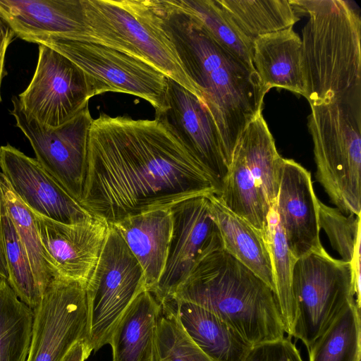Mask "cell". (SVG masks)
Here are the masks:
<instances>
[{
    "mask_svg": "<svg viewBox=\"0 0 361 361\" xmlns=\"http://www.w3.org/2000/svg\"><path fill=\"white\" fill-rule=\"evenodd\" d=\"M113 225L144 273L146 289L153 292L164 271L171 243V209L129 216Z\"/></svg>",
    "mask_w": 361,
    "mask_h": 361,
    "instance_id": "cell-18",
    "label": "cell"
},
{
    "mask_svg": "<svg viewBox=\"0 0 361 361\" xmlns=\"http://www.w3.org/2000/svg\"><path fill=\"white\" fill-rule=\"evenodd\" d=\"M275 207L288 247L297 259L323 248L319 200L311 173L293 159H282Z\"/></svg>",
    "mask_w": 361,
    "mask_h": 361,
    "instance_id": "cell-17",
    "label": "cell"
},
{
    "mask_svg": "<svg viewBox=\"0 0 361 361\" xmlns=\"http://www.w3.org/2000/svg\"><path fill=\"white\" fill-rule=\"evenodd\" d=\"M288 1L309 16L301 40L310 107L361 94V19L355 6L343 0Z\"/></svg>",
    "mask_w": 361,
    "mask_h": 361,
    "instance_id": "cell-4",
    "label": "cell"
},
{
    "mask_svg": "<svg viewBox=\"0 0 361 361\" xmlns=\"http://www.w3.org/2000/svg\"><path fill=\"white\" fill-rule=\"evenodd\" d=\"M92 352L87 339H84L77 343L62 361H85Z\"/></svg>",
    "mask_w": 361,
    "mask_h": 361,
    "instance_id": "cell-35",
    "label": "cell"
},
{
    "mask_svg": "<svg viewBox=\"0 0 361 361\" xmlns=\"http://www.w3.org/2000/svg\"><path fill=\"white\" fill-rule=\"evenodd\" d=\"M291 338L284 336L253 345L243 361H304Z\"/></svg>",
    "mask_w": 361,
    "mask_h": 361,
    "instance_id": "cell-33",
    "label": "cell"
},
{
    "mask_svg": "<svg viewBox=\"0 0 361 361\" xmlns=\"http://www.w3.org/2000/svg\"><path fill=\"white\" fill-rule=\"evenodd\" d=\"M195 18L221 47L256 71L252 62L253 42L245 36L221 7L218 0H171Z\"/></svg>",
    "mask_w": 361,
    "mask_h": 361,
    "instance_id": "cell-26",
    "label": "cell"
},
{
    "mask_svg": "<svg viewBox=\"0 0 361 361\" xmlns=\"http://www.w3.org/2000/svg\"><path fill=\"white\" fill-rule=\"evenodd\" d=\"M173 302L180 322L192 340L214 361H243L252 347L234 329L197 305Z\"/></svg>",
    "mask_w": 361,
    "mask_h": 361,
    "instance_id": "cell-22",
    "label": "cell"
},
{
    "mask_svg": "<svg viewBox=\"0 0 361 361\" xmlns=\"http://www.w3.org/2000/svg\"><path fill=\"white\" fill-rule=\"evenodd\" d=\"M0 279L8 280V274L4 250L0 240Z\"/></svg>",
    "mask_w": 361,
    "mask_h": 361,
    "instance_id": "cell-36",
    "label": "cell"
},
{
    "mask_svg": "<svg viewBox=\"0 0 361 361\" xmlns=\"http://www.w3.org/2000/svg\"><path fill=\"white\" fill-rule=\"evenodd\" d=\"M18 98L29 116L56 128L80 112L91 96L84 72L66 56L40 45L33 76Z\"/></svg>",
    "mask_w": 361,
    "mask_h": 361,
    "instance_id": "cell-12",
    "label": "cell"
},
{
    "mask_svg": "<svg viewBox=\"0 0 361 361\" xmlns=\"http://www.w3.org/2000/svg\"><path fill=\"white\" fill-rule=\"evenodd\" d=\"M293 289L297 313L292 337L300 340L307 350L355 301L350 264L333 258L324 247L296 259Z\"/></svg>",
    "mask_w": 361,
    "mask_h": 361,
    "instance_id": "cell-8",
    "label": "cell"
},
{
    "mask_svg": "<svg viewBox=\"0 0 361 361\" xmlns=\"http://www.w3.org/2000/svg\"><path fill=\"white\" fill-rule=\"evenodd\" d=\"M275 204L276 202L270 207L264 236L271 257L278 307L286 334L292 337L297 313L293 289V271L297 258L288 247Z\"/></svg>",
    "mask_w": 361,
    "mask_h": 361,
    "instance_id": "cell-24",
    "label": "cell"
},
{
    "mask_svg": "<svg viewBox=\"0 0 361 361\" xmlns=\"http://www.w3.org/2000/svg\"><path fill=\"white\" fill-rule=\"evenodd\" d=\"M33 312L27 361H62L77 343L87 340L86 283L54 277Z\"/></svg>",
    "mask_w": 361,
    "mask_h": 361,
    "instance_id": "cell-11",
    "label": "cell"
},
{
    "mask_svg": "<svg viewBox=\"0 0 361 361\" xmlns=\"http://www.w3.org/2000/svg\"><path fill=\"white\" fill-rule=\"evenodd\" d=\"M319 226L341 259L352 266L360 254V216H345L319 200Z\"/></svg>",
    "mask_w": 361,
    "mask_h": 361,
    "instance_id": "cell-32",
    "label": "cell"
},
{
    "mask_svg": "<svg viewBox=\"0 0 361 361\" xmlns=\"http://www.w3.org/2000/svg\"><path fill=\"white\" fill-rule=\"evenodd\" d=\"M207 198L224 250L259 277L274 293L271 257L264 235L229 209L219 196L211 195Z\"/></svg>",
    "mask_w": 361,
    "mask_h": 361,
    "instance_id": "cell-21",
    "label": "cell"
},
{
    "mask_svg": "<svg viewBox=\"0 0 361 361\" xmlns=\"http://www.w3.org/2000/svg\"><path fill=\"white\" fill-rule=\"evenodd\" d=\"M156 361H214L186 333L171 300L161 304L156 336Z\"/></svg>",
    "mask_w": 361,
    "mask_h": 361,
    "instance_id": "cell-31",
    "label": "cell"
},
{
    "mask_svg": "<svg viewBox=\"0 0 361 361\" xmlns=\"http://www.w3.org/2000/svg\"><path fill=\"white\" fill-rule=\"evenodd\" d=\"M33 317V310L0 279V361H27Z\"/></svg>",
    "mask_w": 361,
    "mask_h": 361,
    "instance_id": "cell-27",
    "label": "cell"
},
{
    "mask_svg": "<svg viewBox=\"0 0 361 361\" xmlns=\"http://www.w3.org/2000/svg\"><path fill=\"white\" fill-rule=\"evenodd\" d=\"M240 31L252 42L293 27L300 18L288 0H218Z\"/></svg>",
    "mask_w": 361,
    "mask_h": 361,
    "instance_id": "cell-25",
    "label": "cell"
},
{
    "mask_svg": "<svg viewBox=\"0 0 361 361\" xmlns=\"http://www.w3.org/2000/svg\"><path fill=\"white\" fill-rule=\"evenodd\" d=\"M316 180L345 216H360L361 94L311 107Z\"/></svg>",
    "mask_w": 361,
    "mask_h": 361,
    "instance_id": "cell-5",
    "label": "cell"
},
{
    "mask_svg": "<svg viewBox=\"0 0 361 361\" xmlns=\"http://www.w3.org/2000/svg\"><path fill=\"white\" fill-rule=\"evenodd\" d=\"M14 33L8 24L0 16V102H1V87L4 78L6 75L5 60L7 49L14 37Z\"/></svg>",
    "mask_w": 361,
    "mask_h": 361,
    "instance_id": "cell-34",
    "label": "cell"
},
{
    "mask_svg": "<svg viewBox=\"0 0 361 361\" xmlns=\"http://www.w3.org/2000/svg\"><path fill=\"white\" fill-rule=\"evenodd\" d=\"M211 195H219L212 178L158 120L93 119L79 202L92 216L113 224Z\"/></svg>",
    "mask_w": 361,
    "mask_h": 361,
    "instance_id": "cell-1",
    "label": "cell"
},
{
    "mask_svg": "<svg viewBox=\"0 0 361 361\" xmlns=\"http://www.w3.org/2000/svg\"><path fill=\"white\" fill-rule=\"evenodd\" d=\"M171 300L211 312L252 346L285 336L274 291L225 250L200 259Z\"/></svg>",
    "mask_w": 361,
    "mask_h": 361,
    "instance_id": "cell-3",
    "label": "cell"
},
{
    "mask_svg": "<svg viewBox=\"0 0 361 361\" xmlns=\"http://www.w3.org/2000/svg\"><path fill=\"white\" fill-rule=\"evenodd\" d=\"M33 214L54 276L87 283L106 240L109 224L93 216L66 224Z\"/></svg>",
    "mask_w": 361,
    "mask_h": 361,
    "instance_id": "cell-15",
    "label": "cell"
},
{
    "mask_svg": "<svg viewBox=\"0 0 361 361\" xmlns=\"http://www.w3.org/2000/svg\"><path fill=\"white\" fill-rule=\"evenodd\" d=\"M309 361H360V309L349 303L307 350Z\"/></svg>",
    "mask_w": 361,
    "mask_h": 361,
    "instance_id": "cell-28",
    "label": "cell"
},
{
    "mask_svg": "<svg viewBox=\"0 0 361 361\" xmlns=\"http://www.w3.org/2000/svg\"><path fill=\"white\" fill-rule=\"evenodd\" d=\"M252 62L267 91L280 87L305 96L302 40L293 27L255 39Z\"/></svg>",
    "mask_w": 361,
    "mask_h": 361,
    "instance_id": "cell-19",
    "label": "cell"
},
{
    "mask_svg": "<svg viewBox=\"0 0 361 361\" xmlns=\"http://www.w3.org/2000/svg\"><path fill=\"white\" fill-rule=\"evenodd\" d=\"M51 49L84 72L91 97L107 92H122L145 99L155 111L164 106L167 77L142 60L88 39L62 42Z\"/></svg>",
    "mask_w": 361,
    "mask_h": 361,
    "instance_id": "cell-9",
    "label": "cell"
},
{
    "mask_svg": "<svg viewBox=\"0 0 361 361\" xmlns=\"http://www.w3.org/2000/svg\"><path fill=\"white\" fill-rule=\"evenodd\" d=\"M152 4L185 71L216 125L229 167L240 135L262 114L268 91L256 71L217 44L191 15L171 0H152Z\"/></svg>",
    "mask_w": 361,
    "mask_h": 361,
    "instance_id": "cell-2",
    "label": "cell"
},
{
    "mask_svg": "<svg viewBox=\"0 0 361 361\" xmlns=\"http://www.w3.org/2000/svg\"><path fill=\"white\" fill-rule=\"evenodd\" d=\"M161 304L145 290L129 305L111 336L112 361H156Z\"/></svg>",
    "mask_w": 361,
    "mask_h": 361,
    "instance_id": "cell-20",
    "label": "cell"
},
{
    "mask_svg": "<svg viewBox=\"0 0 361 361\" xmlns=\"http://www.w3.org/2000/svg\"><path fill=\"white\" fill-rule=\"evenodd\" d=\"M82 5L88 29L82 39L142 60L202 100L159 23L152 0H82Z\"/></svg>",
    "mask_w": 361,
    "mask_h": 361,
    "instance_id": "cell-6",
    "label": "cell"
},
{
    "mask_svg": "<svg viewBox=\"0 0 361 361\" xmlns=\"http://www.w3.org/2000/svg\"><path fill=\"white\" fill-rule=\"evenodd\" d=\"M146 289L143 271L123 238L109 224L106 240L86 283L87 343L98 351L109 343L117 324L134 299Z\"/></svg>",
    "mask_w": 361,
    "mask_h": 361,
    "instance_id": "cell-7",
    "label": "cell"
},
{
    "mask_svg": "<svg viewBox=\"0 0 361 361\" xmlns=\"http://www.w3.org/2000/svg\"><path fill=\"white\" fill-rule=\"evenodd\" d=\"M11 114L30 142L39 164L80 202L87 170L88 145L93 118L88 104L65 123L48 128L29 116L13 97ZM80 204V203H79Z\"/></svg>",
    "mask_w": 361,
    "mask_h": 361,
    "instance_id": "cell-10",
    "label": "cell"
},
{
    "mask_svg": "<svg viewBox=\"0 0 361 361\" xmlns=\"http://www.w3.org/2000/svg\"><path fill=\"white\" fill-rule=\"evenodd\" d=\"M235 147L243 154L257 187L271 207L278 195L283 157L262 114L245 128Z\"/></svg>",
    "mask_w": 361,
    "mask_h": 361,
    "instance_id": "cell-23",
    "label": "cell"
},
{
    "mask_svg": "<svg viewBox=\"0 0 361 361\" xmlns=\"http://www.w3.org/2000/svg\"><path fill=\"white\" fill-rule=\"evenodd\" d=\"M0 171L32 212L66 224L92 216L35 158L9 144L0 146Z\"/></svg>",
    "mask_w": 361,
    "mask_h": 361,
    "instance_id": "cell-16",
    "label": "cell"
},
{
    "mask_svg": "<svg viewBox=\"0 0 361 361\" xmlns=\"http://www.w3.org/2000/svg\"><path fill=\"white\" fill-rule=\"evenodd\" d=\"M173 229L164 271L152 292L161 303L170 300L193 267L203 257L224 250L220 231L209 210V200L200 196L171 208Z\"/></svg>",
    "mask_w": 361,
    "mask_h": 361,
    "instance_id": "cell-14",
    "label": "cell"
},
{
    "mask_svg": "<svg viewBox=\"0 0 361 361\" xmlns=\"http://www.w3.org/2000/svg\"><path fill=\"white\" fill-rule=\"evenodd\" d=\"M164 124L214 180L219 196L228 174L216 125L201 99L167 77L164 106L155 111Z\"/></svg>",
    "mask_w": 361,
    "mask_h": 361,
    "instance_id": "cell-13",
    "label": "cell"
},
{
    "mask_svg": "<svg viewBox=\"0 0 361 361\" xmlns=\"http://www.w3.org/2000/svg\"><path fill=\"white\" fill-rule=\"evenodd\" d=\"M0 195L25 250L37 286L43 295L54 276L39 240L33 212L13 191L1 171Z\"/></svg>",
    "mask_w": 361,
    "mask_h": 361,
    "instance_id": "cell-29",
    "label": "cell"
},
{
    "mask_svg": "<svg viewBox=\"0 0 361 361\" xmlns=\"http://www.w3.org/2000/svg\"><path fill=\"white\" fill-rule=\"evenodd\" d=\"M0 240L7 265V281L18 298L33 310L43 295L37 286L25 250L1 195Z\"/></svg>",
    "mask_w": 361,
    "mask_h": 361,
    "instance_id": "cell-30",
    "label": "cell"
}]
</instances>
